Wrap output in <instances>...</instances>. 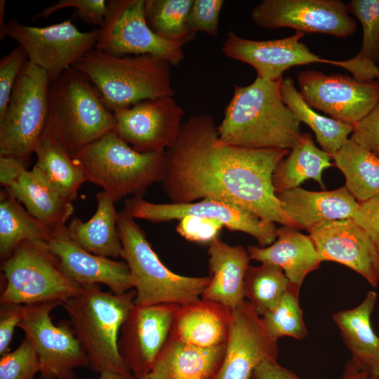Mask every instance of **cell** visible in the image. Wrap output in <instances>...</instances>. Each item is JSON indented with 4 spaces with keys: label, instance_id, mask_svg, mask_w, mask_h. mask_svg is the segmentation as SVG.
I'll return each mask as SVG.
<instances>
[{
    "label": "cell",
    "instance_id": "obj_21",
    "mask_svg": "<svg viewBox=\"0 0 379 379\" xmlns=\"http://www.w3.org/2000/svg\"><path fill=\"white\" fill-rule=\"evenodd\" d=\"M48 246L58 258L60 270L82 286L104 284L118 295L133 288L125 261L99 256L80 248L69 237L67 226L53 232Z\"/></svg>",
    "mask_w": 379,
    "mask_h": 379
},
{
    "label": "cell",
    "instance_id": "obj_37",
    "mask_svg": "<svg viewBox=\"0 0 379 379\" xmlns=\"http://www.w3.org/2000/svg\"><path fill=\"white\" fill-rule=\"evenodd\" d=\"M290 284L283 270L275 265H249L244 279L245 300L262 316L278 303Z\"/></svg>",
    "mask_w": 379,
    "mask_h": 379
},
{
    "label": "cell",
    "instance_id": "obj_28",
    "mask_svg": "<svg viewBox=\"0 0 379 379\" xmlns=\"http://www.w3.org/2000/svg\"><path fill=\"white\" fill-rule=\"evenodd\" d=\"M230 316L231 310L202 299L180 305L170 336L200 347L225 345Z\"/></svg>",
    "mask_w": 379,
    "mask_h": 379
},
{
    "label": "cell",
    "instance_id": "obj_26",
    "mask_svg": "<svg viewBox=\"0 0 379 379\" xmlns=\"http://www.w3.org/2000/svg\"><path fill=\"white\" fill-rule=\"evenodd\" d=\"M5 190L52 232L65 227L74 213L72 202L35 167L32 171L25 169Z\"/></svg>",
    "mask_w": 379,
    "mask_h": 379
},
{
    "label": "cell",
    "instance_id": "obj_15",
    "mask_svg": "<svg viewBox=\"0 0 379 379\" xmlns=\"http://www.w3.org/2000/svg\"><path fill=\"white\" fill-rule=\"evenodd\" d=\"M300 93L307 104L331 118L355 124L379 101V81L361 82L348 75L316 70L299 73Z\"/></svg>",
    "mask_w": 379,
    "mask_h": 379
},
{
    "label": "cell",
    "instance_id": "obj_42",
    "mask_svg": "<svg viewBox=\"0 0 379 379\" xmlns=\"http://www.w3.org/2000/svg\"><path fill=\"white\" fill-rule=\"evenodd\" d=\"M223 4V0H193L188 17L191 31L194 34L203 32L211 36H217Z\"/></svg>",
    "mask_w": 379,
    "mask_h": 379
},
{
    "label": "cell",
    "instance_id": "obj_24",
    "mask_svg": "<svg viewBox=\"0 0 379 379\" xmlns=\"http://www.w3.org/2000/svg\"><path fill=\"white\" fill-rule=\"evenodd\" d=\"M378 293L369 291L359 305L334 313L333 321L351 354L350 361L359 370L379 378V337L371 324Z\"/></svg>",
    "mask_w": 379,
    "mask_h": 379
},
{
    "label": "cell",
    "instance_id": "obj_11",
    "mask_svg": "<svg viewBox=\"0 0 379 379\" xmlns=\"http://www.w3.org/2000/svg\"><path fill=\"white\" fill-rule=\"evenodd\" d=\"M99 29L81 32L70 20L46 27H32L11 20L5 36L15 40L29 61L44 69L50 84L95 48Z\"/></svg>",
    "mask_w": 379,
    "mask_h": 379
},
{
    "label": "cell",
    "instance_id": "obj_36",
    "mask_svg": "<svg viewBox=\"0 0 379 379\" xmlns=\"http://www.w3.org/2000/svg\"><path fill=\"white\" fill-rule=\"evenodd\" d=\"M192 4L193 0H145L147 23L159 37L183 46L196 36L188 23Z\"/></svg>",
    "mask_w": 379,
    "mask_h": 379
},
{
    "label": "cell",
    "instance_id": "obj_44",
    "mask_svg": "<svg viewBox=\"0 0 379 379\" xmlns=\"http://www.w3.org/2000/svg\"><path fill=\"white\" fill-rule=\"evenodd\" d=\"M353 126L350 139L379 157V101L368 114Z\"/></svg>",
    "mask_w": 379,
    "mask_h": 379
},
{
    "label": "cell",
    "instance_id": "obj_25",
    "mask_svg": "<svg viewBox=\"0 0 379 379\" xmlns=\"http://www.w3.org/2000/svg\"><path fill=\"white\" fill-rule=\"evenodd\" d=\"M247 251L251 259L281 267L290 282L299 287L321 264L310 236L286 225L277 229V239L271 245L250 246Z\"/></svg>",
    "mask_w": 379,
    "mask_h": 379
},
{
    "label": "cell",
    "instance_id": "obj_43",
    "mask_svg": "<svg viewBox=\"0 0 379 379\" xmlns=\"http://www.w3.org/2000/svg\"><path fill=\"white\" fill-rule=\"evenodd\" d=\"M178 220L177 232L192 242L210 244L225 227L221 222L213 218L187 215Z\"/></svg>",
    "mask_w": 379,
    "mask_h": 379
},
{
    "label": "cell",
    "instance_id": "obj_23",
    "mask_svg": "<svg viewBox=\"0 0 379 379\" xmlns=\"http://www.w3.org/2000/svg\"><path fill=\"white\" fill-rule=\"evenodd\" d=\"M208 253L211 281L201 299L232 310L245 300L244 279L251 260L248 251L217 237Z\"/></svg>",
    "mask_w": 379,
    "mask_h": 379
},
{
    "label": "cell",
    "instance_id": "obj_45",
    "mask_svg": "<svg viewBox=\"0 0 379 379\" xmlns=\"http://www.w3.org/2000/svg\"><path fill=\"white\" fill-rule=\"evenodd\" d=\"M25 305L3 302L0 303V355L8 353L15 328L20 323Z\"/></svg>",
    "mask_w": 379,
    "mask_h": 379
},
{
    "label": "cell",
    "instance_id": "obj_47",
    "mask_svg": "<svg viewBox=\"0 0 379 379\" xmlns=\"http://www.w3.org/2000/svg\"><path fill=\"white\" fill-rule=\"evenodd\" d=\"M253 379H301L292 371L282 366L277 359H268L254 370Z\"/></svg>",
    "mask_w": 379,
    "mask_h": 379
},
{
    "label": "cell",
    "instance_id": "obj_53",
    "mask_svg": "<svg viewBox=\"0 0 379 379\" xmlns=\"http://www.w3.org/2000/svg\"><path fill=\"white\" fill-rule=\"evenodd\" d=\"M377 80H378V81H379V77L378 78V79H377Z\"/></svg>",
    "mask_w": 379,
    "mask_h": 379
},
{
    "label": "cell",
    "instance_id": "obj_19",
    "mask_svg": "<svg viewBox=\"0 0 379 379\" xmlns=\"http://www.w3.org/2000/svg\"><path fill=\"white\" fill-rule=\"evenodd\" d=\"M320 262L333 261L379 285V249L352 218L324 222L307 231Z\"/></svg>",
    "mask_w": 379,
    "mask_h": 379
},
{
    "label": "cell",
    "instance_id": "obj_6",
    "mask_svg": "<svg viewBox=\"0 0 379 379\" xmlns=\"http://www.w3.org/2000/svg\"><path fill=\"white\" fill-rule=\"evenodd\" d=\"M122 250L135 291L134 305H185L197 301L209 285L211 277H187L171 271L160 260L135 219L122 209L118 214Z\"/></svg>",
    "mask_w": 379,
    "mask_h": 379
},
{
    "label": "cell",
    "instance_id": "obj_20",
    "mask_svg": "<svg viewBox=\"0 0 379 379\" xmlns=\"http://www.w3.org/2000/svg\"><path fill=\"white\" fill-rule=\"evenodd\" d=\"M304 34L295 32L283 39L256 41L229 32L222 51L228 58L252 66L257 72V77L275 81L283 78V73L294 66L314 62L329 65L330 59L318 56L300 41Z\"/></svg>",
    "mask_w": 379,
    "mask_h": 379
},
{
    "label": "cell",
    "instance_id": "obj_54",
    "mask_svg": "<svg viewBox=\"0 0 379 379\" xmlns=\"http://www.w3.org/2000/svg\"><path fill=\"white\" fill-rule=\"evenodd\" d=\"M378 327H379V321H378Z\"/></svg>",
    "mask_w": 379,
    "mask_h": 379
},
{
    "label": "cell",
    "instance_id": "obj_31",
    "mask_svg": "<svg viewBox=\"0 0 379 379\" xmlns=\"http://www.w3.org/2000/svg\"><path fill=\"white\" fill-rule=\"evenodd\" d=\"M291 152L276 167L272 177L275 192L298 187L306 180L318 182L322 188V172L333 166L332 158L318 148L310 133H302L300 140L291 149Z\"/></svg>",
    "mask_w": 379,
    "mask_h": 379
},
{
    "label": "cell",
    "instance_id": "obj_40",
    "mask_svg": "<svg viewBox=\"0 0 379 379\" xmlns=\"http://www.w3.org/2000/svg\"><path fill=\"white\" fill-rule=\"evenodd\" d=\"M68 7L74 8V18H79L86 23L100 27L102 26L107 12L105 0H60L34 15L32 20L46 18L55 11Z\"/></svg>",
    "mask_w": 379,
    "mask_h": 379
},
{
    "label": "cell",
    "instance_id": "obj_39",
    "mask_svg": "<svg viewBox=\"0 0 379 379\" xmlns=\"http://www.w3.org/2000/svg\"><path fill=\"white\" fill-rule=\"evenodd\" d=\"M37 373L39 358L26 338L15 350L1 357L0 379H34Z\"/></svg>",
    "mask_w": 379,
    "mask_h": 379
},
{
    "label": "cell",
    "instance_id": "obj_17",
    "mask_svg": "<svg viewBox=\"0 0 379 379\" xmlns=\"http://www.w3.org/2000/svg\"><path fill=\"white\" fill-rule=\"evenodd\" d=\"M180 305H134L124 323L119 347L135 379L148 375L171 335Z\"/></svg>",
    "mask_w": 379,
    "mask_h": 379
},
{
    "label": "cell",
    "instance_id": "obj_8",
    "mask_svg": "<svg viewBox=\"0 0 379 379\" xmlns=\"http://www.w3.org/2000/svg\"><path fill=\"white\" fill-rule=\"evenodd\" d=\"M5 285L0 303L31 305L45 302L62 304L77 295L82 286L69 279L60 269L48 244L24 241L3 260Z\"/></svg>",
    "mask_w": 379,
    "mask_h": 379
},
{
    "label": "cell",
    "instance_id": "obj_49",
    "mask_svg": "<svg viewBox=\"0 0 379 379\" xmlns=\"http://www.w3.org/2000/svg\"><path fill=\"white\" fill-rule=\"evenodd\" d=\"M340 379H379V378L371 376L367 373L359 370L350 361L346 364L345 371Z\"/></svg>",
    "mask_w": 379,
    "mask_h": 379
},
{
    "label": "cell",
    "instance_id": "obj_16",
    "mask_svg": "<svg viewBox=\"0 0 379 379\" xmlns=\"http://www.w3.org/2000/svg\"><path fill=\"white\" fill-rule=\"evenodd\" d=\"M184 113L173 96L149 99L114 110L113 131L139 152H164L175 143Z\"/></svg>",
    "mask_w": 379,
    "mask_h": 379
},
{
    "label": "cell",
    "instance_id": "obj_14",
    "mask_svg": "<svg viewBox=\"0 0 379 379\" xmlns=\"http://www.w3.org/2000/svg\"><path fill=\"white\" fill-rule=\"evenodd\" d=\"M251 17L261 27H290L304 34L345 38L357 29L347 4L340 0H264L253 8Z\"/></svg>",
    "mask_w": 379,
    "mask_h": 379
},
{
    "label": "cell",
    "instance_id": "obj_33",
    "mask_svg": "<svg viewBox=\"0 0 379 379\" xmlns=\"http://www.w3.org/2000/svg\"><path fill=\"white\" fill-rule=\"evenodd\" d=\"M53 232L32 216L6 190L0 195V257L8 258L22 241L48 244Z\"/></svg>",
    "mask_w": 379,
    "mask_h": 379
},
{
    "label": "cell",
    "instance_id": "obj_41",
    "mask_svg": "<svg viewBox=\"0 0 379 379\" xmlns=\"http://www.w3.org/2000/svg\"><path fill=\"white\" fill-rule=\"evenodd\" d=\"M29 60L24 48L18 46L0 60V116L9 101L14 85Z\"/></svg>",
    "mask_w": 379,
    "mask_h": 379
},
{
    "label": "cell",
    "instance_id": "obj_38",
    "mask_svg": "<svg viewBox=\"0 0 379 379\" xmlns=\"http://www.w3.org/2000/svg\"><path fill=\"white\" fill-rule=\"evenodd\" d=\"M300 288L291 283L278 303L261 316L267 331L277 340L285 336L297 340H302L307 336L303 312L299 303Z\"/></svg>",
    "mask_w": 379,
    "mask_h": 379
},
{
    "label": "cell",
    "instance_id": "obj_48",
    "mask_svg": "<svg viewBox=\"0 0 379 379\" xmlns=\"http://www.w3.org/2000/svg\"><path fill=\"white\" fill-rule=\"evenodd\" d=\"M20 160L9 156H0V182L6 188L20 174L27 169Z\"/></svg>",
    "mask_w": 379,
    "mask_h": 379
},
{
    "label": "cell",
    "instance_id": "obj_1",
    "mask_svg": "<svg viewBox=\"0 0 379 379\" xmlns=\"http://www.w3.org/2000/svg\"><path fill=\"white\" fill-rule=\"evenodd\" d=\"M288 153L284 149L220 145L213 117L194 115L182 124L175 143L166 150L163 188L172 204L211 199L296 229L272 182L276 167Z\"/></svg>",
    "mask_w": 379,
    "mask_h": 379
},
{
    "label": "cell",
    "instance_id": "obj_30",
    "mask_svg": "<svg viewBox=\"0 0 379 379\" xmlns=\"http://www.w3.org/2000/svg\"><path fill=\"white\" fill-rule=\"evenodd\" d=\"M350 14L355 16L363 29L359 53L345 60H330L329 65L344 68L361 82L379 77V0H352L347 4Z\"/></svg>",
    "mask_w": 379,
    "mask_h": 379
},
{
    "label": "cell",
    "instance_id": "obj_22",
    "mask_svg": "<svg viewBox=\"0 0 379 379\" xmlns=\"http://www.w3.org/2000/svg\"><path fill=\"white\" fill-rule=\"evenodd\" d=\"M275 193L282 210L296 229L307 231L324 222L351 218L359 206L345 187L322 192L296 187Z\"/></svg>",
    "mask_w": 379,
    "mask_h": 379
},
{
    "label": "cell",
    "instance_id": "obj_10",
    "mask_svg": "<svg viewBox=\"0 0 379 379\" xmlns=\"http://www.w3.org/2000/svg\"><path fill=\"white\" fill-rule=\"evenodd\" d=\"M60 302L26 305L18 326L34 348L39 379H77L74 370L89 367L88 358L69 321H52L51 312Z\"/></svg>",
    "mask_w": 379,
    "mask_h": 379
},
{
    "label": "cell",
    "instance_id": "obj_9",
    "mask_svg": "<svg viewBox=\"0 0 379 379\" xmlns=\"http://www.w3.org/2000/svg\"><path fill=\"white\" fill-rule=\"evenodd\" d=\"M49 86L46 72L28 60L0 116V156L28 165L46 127Z\"/></svg>",
    "mask_w": 379,
    "mask_h": 379
},
{
    "label": "cell",
    "instance_id": "obj_50",
    "mask_svg": "<svg viewBox=\"0 0 379 379\" xmlns=\"http://www.w3.org/2000/svg\"><path fill=\"white\" fill-rule=\"evenodd\" d=\"M98 379H135L132 373L122 374L112 371H104L100 373Z\"/></svg>",
    "mask_w": 379,
    "mask_h": 379
},
{
    "label": "cell",
    "instance_id": "obj_35",
    "mask_svg": "<svg viewBox=\"0 0 379 379\" xmlns=\"http://www.w3.org/2000/svg\"><path fill=\"white\" fill-rule=\"evenodd\" d=\"M280 93L284 102L293 111L300 122L306 124L313 131L321 149L331 157L348 140L354 126L316 112L304 100L292 79H282Z\"/></svg>",
    "mask_w": 379,
    "mask_h": 379
},
{
    "label": "cell",
    "instance_id": "obj_46",
    "mask_svg": "<svg viewBox=\"0 0 379 379\" xmlns=\"http://www.w3.org/2000/svg\"><path fill=\"white\" fill-rule=\"evenodd\" d=\"M351 218L368 234L379 249V196L359 203Z\"/></svg>",
    "mask_w": 379,
    "mask_h": 379
},
{
    "label": "cell",
    "instance_id": "obj_13",
    "mask_svg": "<svg viewBox=\"0 0 379 379\" xmlns=\"http://www.w3.org/2000/svg\"><path fill=\"white\" fill-rule=\"evenodd\" d=\"M124 209L134 219L152 222L179 220L185 216L213 218L221 222L232 231H239L253 237L261 247H266L277 239L274 222L262 220L254 213L234 204L211 199L187 204H155L134 196L124 202Z\"/></svg>",
    "mask_w": 379,
    "mask_h": 379
},
{
    "label": "cell",
    "instance_id": "obj_4",
    "mask_svg": "<svg viewBox=\"0 0 379 379\" xmlns=\"http://www.w3.org/2000/svg\"><path fill=\"white\" fill-rule=\"evenodd\" d=\"M47 104L42 135L61 143L72 157L114 130L113 112L89 79L72 67L50 84Z\"/></svg>",
    "mask_w": 379,
    "mask_h": 379
},
{
    "label": "cell",
    "instance_id": "obj_3",
    "mask_svg": "<svg viewBox=\"0 0 379 379\" xmlns=\"http://www.w3.org/2000/svg\"><path fill=\"white\" fill-rule=\"evenodd\" d=\"M135 296V290L118 295L93 284L62 304L93 371L132 373L120 353L119 336Z\"/></svg>",
    "mask_w": 379,
    "mask_h": 379
},
{
    "label": "cell",
    "instance_id": "obj_52",
    "mask_svg": "<svg viewBox=\"0 0 379 379\" xmlns=\"http://www.w3.org/2000/svg\"><path fill=\"white\" fill-rule=\"evenodd\" d=\"M142 379H158L155 376H154L151 373H149L148 375H147L144 378Z\"/></svg>",
    "mask_w": 379,
    "mask_h": 379
},
{
    "label": "cell",
    "instance_id": "obj_29",
    "mask_svg": "<svg viewBox=\"0 0 379 379\" xmlns=\"http://www.w3.org/2000/svg\"><path fill=\"white\" fill-rule=\"evenodd\" d=\"M97 208L88 221L73 218L67 226L70 239L93 254L116 259L120 257L121 242L117 226L114 201L105 191L96 194Z\"/></svg>",
    "mask_w": 379,
    "mask_h": 379
},
{
    "label": "cell",
    "instance_id": "obj_5",
    "mask_svg": "<svg viewBox=\"0 0 379 379\" xmlns=\"http://www.w3.org/2000/svg\"><path fill=\"white\" fill-rule=\"evenodd\" d=\"M72 67L89 79L112 112L174 95L170 64L150 55L117 56L94 48Z\"/></svg>",
    "mask_w": 379,
    "mask_h": 379
},
{
    "label": "cell",
    "instance_id": "obj_51",
    "mask_svg": "<svg viewBox=\"0 0 379 379\" xmlns=\"http://www.w3.org/2000/svg\"><path fill=\"white\" fill-rule=\"evenodd\" d=\"M5 0L0 1V38L2 40L5 36V29L6 24L4 22Z\"/></svg>",
    "mask_w": 379,
    "mask_h": 379
},
{
    "label": "cell",
    "instance_id": "obj_7",
    "mask_svg": "<svg viewBox=\"0 0 379 379\" xmlns=\"http://www.w3.org/2000/svg\"><path fill=\"white\" fill-rule=\"evenodd\" d=\"M88 182L101 187L116 202L129 194L141 196L161 182L166 167V151L142 153L114 131L86 146L73 157Z\"/></svg>",
    "mask_w": 379,
    "mask_h": 379
},
{
    "label": "cell",
    "instance_id": "obj_34",
    "mask_svg": "<svg viewBox=\"0 0 379 379\" xmlns=\"http://www.w3.org/2000/svg\"><path fill=\"white\" fill-rule=\"evenodd\" d=\"M332 158L359 203L379 196V157L349 138Z\"/></svg>",
    "mask_w": 379,
    "mask_h": 379
},
{
    "label": "cell",
    "instance_id": "obj_18",
    "mask_svg": "<svg viewBox=\"0 0 379 379\" xmlns=\"http://www.w3.org/2000/svg\"><path fill=\"white\" fill-rule=\"evenodd\" d=\"M277 340L246 300L231 310L223 361L216 379H251L263 361L277 359Z\"/></svg>",
    "mask_w": 379,
    "mask_h": 379
},
{
    "label": "cell",
    "instance_id": "obj_12",
    "mask_svg": "<svg viewBox=\"0 0 379 379\" xmlns=\"http://www.w3.org/2000/svg\"><path fill=\"white\" fill-rule=\"evenodd\" d=\"M145 1H107L95 48L117 56L150 55L176 66L184 59L183 46L163 39L150 29Z\"/></svg>",
    "mask_w": 379,
    "mask_h": 379
},
{
    "label": "cell",
    "instance_id": "obj_27",
    "mask_svg": "<svg viewBox=\"0 0 379 379\" xmlns=\"http://www.w3.org/2000/svg\"><path fill=\"white\" fill-rule=\"evenodd\" d=\"M225 346L200 347L169 336L150 373L158 379H216Z\"/></svg>",
    "mask_w": 379,
    "mask_h": 379
},
{
    "label": "cell",
    "instance_id": "obj_32",
    "mask_svg": "<svg viewBox=\"0 0 379 379\" xmlns=\"http://www.w3.org/2000/svg\"><path fill=\"white\" fill-rule=\"evenodd\" d=\"M37 168L67 199L74 201L81 185L87 181L81 166L57 140L42 135L34 151Z\"/></svg>",
    "mask_w": 379,
    "mask_h": 379
},
{
    "label": "cell",
    "instance_id": "obj_2",
    "mask_svg": "<svg viewBox=\"0 0 379 379\" xmlns=\"http://www.w3.org/2000/svg\"><path fill=\"white\" fill-rule=\"evenodd\" d=\"M283 78L256 77L248 86H235L224 117L217 126L218 142L253 149H292L300 140V121L283 101Z\"/></svg>",
    "mask_w": 379,
    "mask_h": 379
}]
</instances>
